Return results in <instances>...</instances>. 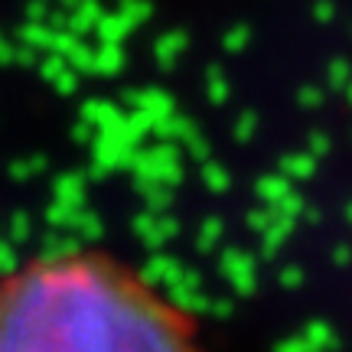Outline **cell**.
I'll return each instance as SVG.
<instances>
[{
  "mask_svg": "<svg viewBox=\"0 0 352 352\" xmlns=\"http://www.w3.org/2000/svg\"><path fill=\"white\" fill-rule=\"evenodd\" d=\"M0 352H209L199 320L108 248H50L0 271Z\"/></svg>",
  "mask_w": 352,
  "mask_h": 352,
  "instance_id": "obj_1",
  "label": "cell"
}]
</instances>
